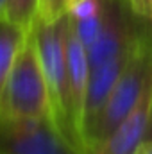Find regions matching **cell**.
Instances as JSON below:
<instances>
[{"instance_id":"obj_10","label":"cell","mask_w":152,"mask_h":154,"mask_svg":"<svg viewBox=\"0 0 152 154\" xmlns=\"http://www.w3.org/2000/svg\"><path fill=\"white\" fill-rule=\"evenodd\" d=\"M127 4L138 18L152 22V0H127Z\"/></svg>"},{"instance_id":"obj_9","label":"cell","mask_w":152,"mask_h":154,"mask_svg":"<svg viewBox=\"0 0 152 154\" xmlns=\"http://www.w3.org/2000/svg\"><path fill=\"white\" fill-rule=\"evenodd\" d=\"M74 0H39L38 16L39 22H57L63 16H66L68 7Z\"/></svg>"},{"instance_id":"obj_2","label":"cell","mask_w":152,"mask_h":154,"mask_svg":"<svg viewBox=\"0 0 152 154\" xmlns=\"http://www.w3.org/2000/svg\"><path fill=\"white\" fill-rule=\"evenodd\" d=\"M66 25L68 16L57 22L36 20L31 32L36 43L39 65L45 75V82L50 95L52 116L61 133L77 149L68 109V70H66ZM79 152V149H77ZM81 154V152H79Z\"/></svg>"},{"instance_id":"obj_6","label":"cell","mask_w":152,"mask_h":154,"mask_svg":"<svg viewBox=\"0 0 152 154\" xmlns=\"http://www.w3.org/2000/svg\"><path fill=\"white\" fill-rule=\"evenodd\" d=\"M131 50L125 52V54L116 56V57L102 63V65H99V66H95V68H90L88 95H86V111H84V143L88 140V134H90L95 120L99 118L100 111L104 109V106H106V102H108V99H109V95L113 91L114 84H116L118 77H120L125 63H127V59H129V56H131ZM86 154H88V149H86Z\"/></svg>"},{"instance_id":"obj_8","label":"cell","mask_w":152,"mask_h":154,"mask_svg":"<svg viewBox=\"0 0 152 154\" xmlns=\"http://www.w3.org/2000/svg\"><path fill=\"white\" fill-rule=\"evenodd\" d=\"M38 4L39 0H7L4 18L23 31H31L38 16Z\"/></svg>"},{"instance_id":"obj_5","label":"cell","mask_w":152,"mask_h":154,"mask_svg":"<svg viewBox=\"0 0 152 154\" xmlns=\"http://www.w3.org/2000/svg\"><path fill=\"white\" fill-rule=\"evenodd\" d=\"M152 138V81L138 104L91 154H138Z\"/></svg>"},{"instance_id":"obj_1","label":"cell","mask_w":152,"mask_h":154,"mask_svg":"<svg viewBox=\"0 0 152 154\" xmlns=\"http://www.w3.org/2000/svg\"><path fill=\"white\" fill-rule=\"evenodd\" d=\"M0 116L50 118L54 122L48 88L31 31L0 95Z\"/></svg>"},{"instance_id":"obj_3","label":"cell","mask_w":152,"mask_h":154,"mask_svg":"<svg viewBox=\"0 0 152 154\" xmlns=\"http://www.w3.org/2000/svg\"><path fill=\"white\" fill-rule=\"evenodd\" d=\"M0 154H79L50 118L0 116Z\"/></svg>"},{"instance_id":"obj_12","label":"cell","mask_w":152,"mask_h":154,"mask_svg":"<svg viewBox=\"0 0 152 154\" xmlns=\"http://www.w3.org/2000/svg\"><path fill=\"white\" fill-rule=\"evenodd\" d=\"M5 4H7V0H0V18L5 16Z\"/></svg>"},{"instance_id":"obj_4","label":"cell","mask_w":152,"mask_h":154,"mask_svg":"<svg viewBox=\"0 0 152 154\" xmlns=\"http://www.w3.org/2000/svg\"><path fill=\"white\" fill-rule=\"evenodd\" d=\"M66 70H68V109L74 131V140L81 154H86L84 143V111L88 95L90 63L84 45L72 31L70 20L66 25Z\"/></svg>"},{"instance_id":"obj_7","label":"cell","mask_w":152,"mask_h":154,"mask_svg":"<svg viewBox=\"0 0 152 154\" xmlns=\"http://www.w3.org/2000/svg\"><path fill=\"white\" fill-rule=\"evenodd\" d=\"M27 34L29 31H23L22 27L7 22L5 18H0V95L25 43Z\"/></svg>"},{"instance_id":"obj_11","label":"cell","mask_w":152,"mask_h":154,"mask_svg":"<svg viewBox=\"0 0 152 154\" xmlns=\"http://www.w3.org/2000/svg\"><path fill=\"white\" fill-rule=\"evenodd\" d=\"M138 154H152V138L143 145V147H141V149H140V151H138Z\"/></svg>"}]
</instances>
